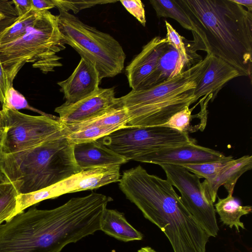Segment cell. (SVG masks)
Returning <instances> with one entry per match:
<instances>
[{
	"mask_svg": "<svg viewBox=\"0 0 252 252\" xmlns=\"http://www.w3.org/2000/svg\"><path fill=\"white\" fill-rule=\"evenodd\" d=\"M99 228L96 212L84 196L50 210L32 207L0 224V252H61Z\"/></svg>",
	"mask_w": 252,
	"mask_h": 252,
	"instance_id": "6da1fadb",
	"label": "cell"
},
{
	"mask_svg": "<svg viewBox=\"0 0 252 252\" xmlns=\"http://www.w3.org/2000/svg\"><path fill=\"white\" fill-rule=\"evenodd\" d=\"M119 182L126 198L165 234L174 252H206L209 235L167 179L138 165L123 172Z\"/></svg>",
	"mask_w": 252,
	"mask_h": 252,
	"instance_id": "7a4b0ae2",
	"label": "cell"
},
{
	"mask_svg": "<svg viewBox=\"0 0 252 252\" xmlns=\"http://www.w3.org/2000/svg\"><path fill=\"white\" fill-rule=\"evenodd\" d=\"M196 30L192 48L206 51L251 79L252 12L232 0H178Z\"/></svg>",
	"mask_w": 252,
	"mask_h": 252,
	"instance_id": "3957f363",
	"label": "cell"
},
{
	"mask_svg": "<svg viewBox=\"0 0 252 252\" xmlns=\"http://www.w3.org/2000/svg\"><path fill=\"white\" fill-rule=\"evenodd\" d=\"M73 146L63 136L22 151L0 152V166L18 194L36 191L83 171L75 162Z\"/></svg>",
	"mask_w": 252,
	"mask_h": 252,
	"instance_id": "277c9868",
	"label": "cell"
},
{
	"mask_svg": "<svg viewBox=\"0 0 252 252\" xmlns=\"http://www.w3.org/2000/svg\"><path fill=\"white\" fill-rule=\"evenodd\" d=\"M210 55L175 77L152 87L131 90L117 98L127 110L126 126H160L171 117L197 100L193 91L208 64Z\"/></svg>",
	"mask_w": 252,
	"mask_h": 252,
	"instance_id": "5b68a950",
	"label": "cell"
},
{
	"mask_svg": "<svg viewBox=\"0 0 252 252\" xmlns=\"http://www.w3.org/2000/svg\"><path fill=\"white\" fill-rule=\"evenodd\" d=\"M65 49L57 16L41 12L34 23L21 36L0 45V60L11 85L26 63L46 74L62 65L57 55Z\"/></svg>",
	"mask_w": 252,
	"mask_h": 252,
	"instance_id": "8992f818",
	"label": "cell"
},
{
	"mask_svg": "<svg viewBox=\"0 0 252 252\" xmlns=\"http://www.w3.org/2000/svg\"><path fill=\"white\" fill-rule=\"evenodd\" d=\"M58 10V23L64 43L93 64L101 80L122 72L126 55L115 38L85 24L69 12Z\"/></svg>",
	"mask_w": 252,
	"mask_h": 252,
	"instance_id": "52a82bcc",
	"label": "cell"
},
{
	"mask_svg": "<svg viewBox=\"0 0 252 252\" xmlns=\"http://www.w3.org/2000/svg\"><path fill=\"white\" fill-rule=\"evenodd\" d=\"M100 139L102 144L127 161L139 162L155 151L195 143L188 134L160 126H126Z\"/></svg>",
	"mask_w": 252,
	"mask_h": 252,
	"instance_id": "ba28073f",
	"label": "cell"
},
{
	"mask_svg": "<svg viewBox=\"0 0 252 252\" xmlns=\"http://www.w3.org/2000/svg\"><path fill=\"white\" fill-rule=\"evenodd\" d=\"M6 129L0 152L9 154L22 151L45 141L65 136V125L46 115L32 116L19 111L1 109Z\"/></svg>",
	"mask_w": 252,
	"mask_h": 252,
	"instance_id": "9c48e42d",
	"label": "cell"
},
{
	"mask_svg": "<svg viewBox=\"0 0 252 252\" xmlns=\"http://www.w3.org/2000/svg\"><path fill=\"white\" fill-rule=\"evenodd\" d=\"M167 180L181 194L184 205L210 237H216L219 228L213 203L205 196L200 178L177 165H159Z\"/></svg>",
	"mask_w": 252,
	"mask_h": 252,
	"instance_id": "30bf717a",
	"label": "cell"
},
{
	"mask_svg": "<svg viewBox=\"0 0 252 252\" xmlns=\"http://www.w3.org/2000/svg\"><path fill=\"white\" fill-rule=\"evenodd\" d=\"M119 106H122L115 97L114 87L100 88L94 93L75 103H64L56 107L55 112L59 114L61 123L70 125L96 117Z\"/></svg>",
	"mask_w": 252,
	"mask_h": 252,
	"instance_id": "8fae6325",
	"label": "cell"
},
{
	"mask_svg": "<svg viewBox=\"0 0 252 252\" xmlns=\"http://www.w3.org/2000/svg\"><path fill=\"white\" fill-rule=\"evenodd\" d=\"M127 110L119 106L93 119L65 125V137L72 144L96 141L126 126Z\"/></svg>",
	"mask_w": 252,
	"mask_h": 252,
	"instance_id": "7c38bea8",
	"label": "cell"
},
{
	"mask_svg": "<svg viewBox=\"0 0 252 252\" xmlns=\"http://www.w3.org/2000/svg\"><path fill=\"white\" fill-rule=\"evenodd\" d=\"M225 157L219 151L191 143L155 151L144 156L140 162L181 166L219 160Z\"/></svg>",
	"mask_w": 252,
	"mask_h": 252,
	"instance_id": "4fadbf2b",
	"label": "cell"
},
{
	"mask_svg": "<svg viewBox=\"0 0 252 252\" xmlns=\"http://www.w3.org/2000/svg\"><path fill=\"white\" fill-rule=\"evenodd\" d=\"M101 79L95 66L90 62L81 60L71 75L57 84L66 99L64 103H75L92 94L99 88Z\"/></svg>",
	"mask_w": 252,
	"mask_h": 252,
	"instance_id": "5bb4252c",
	"label": "cell"
},
{
	"mask_svg": "<svg viewBox=\"0 0 252 252\" xmlns=\"http://www.w3.org/2000/svg\"><path fill=\"white\" fill-rule=\"evenodd\" d=\"M167 40L157 36L142 47L126 68V74L132 90H139L155 69Z\"/></svg>",
	"mask_w": 252,
	"mask_h": 252,
	"instance_id": "9a60e30c",
	"label": "cell"
},
{
	"mask_svg": "<svg viewBox=\"0 0 252 252\" xmlns=\"http://www.w3.org/2000/svg\"><path fill=\"white\" fill-rule=\"evenodd\" d=\"M209 55L208 64L193 91L196 100L207 95L212 97L213 101L226 83L240 76L239 72L228 63L218 57Z\"/></svg>",
	"mask_w": 252,
	"mask_h": 252,
	"instance_id": "2e32d148",
	"label": "cell"
},
{
	"mask_svg": "<svg viewBox=\"0 0 252 252\" xmlns=\"http://www.w3.org/2000/svg\"><path fill=\"white\" fill-rule=\"evenodd\" d=\"M73 155L82 170L107 166L120 165L128 161L98 140L74 144Z\"/></svg>",
	"mask_w": 252,
	"mask_h": 252,
	"instance_id": "e0dca14e",
	"label": "cell"
},
{
	"mask_svg": "<svg viewBox=\"0 0 252 252\" xmlns=\"http://www.w3.org/2000/svg\"><path fill=\"white\" fill-rule=\"evenodd\" d=\"M252 168V156L246 155L229 161L211 181L201 183L205 196L214 203L219 188L223 186L228 194H233L235 186L239 177Z\"/></svg>",
	"mask_w": 252,
	"mask_h": 252,
	"instance_id": "ac0fdd59",
	"label": "cell"
},
{
	"mask_svg": "<svg viewBox=\"0 0 252 252\" xmlns=\"http://www.w3.org/2000/svg\"><path fill=\"white\" fill-rule=\"evenodd\" d=\"M194 64L182 57L172 46L167 43L155 69L139 90L152 87L171 79Z\"/></svg>",
	"mask_w": 252,
	"mask_h": 252,
	"instance_id": "d6986e66",
	"label": "cell"
},
{
	"mask_svg": "<svg viewBox=\"0 0 252 252\" xmlns=\"http://www.w3.org/2000/svg\"><path fill=\"white\" fill-rule=\"evenodd\" d=\"M100 230L124 242L139 241L143 239L142 234L128 222L123 213L107 208L101 217Z\"/></svg>",
	"mask_w": 252,
	"mask_h": 252,
	"instance_id": "ffe728a7",
	"label": "cell"
},
{
	"mask_svg": "<svg viewBox=\"0 0 252 252\" xmlns=\"http://www.w3.org/2000/svg\"><path fill=\"white\" fill-rule=\"evenodd\" d=\"M215 206V211L224 224L229 226L230 228L234 226L238 232H240V228L245 229L240 218L242 216L252 212L251 206H242L232 194H228L225 198H218Z\"/></svg>",
	"mask_w": 252,
	"mask_h": 252,
	"instance_id": "44dd1931",
	"label": "cell"
},
{
	"mask_svg": "<svg viewBox=\"0 0 252 252\" xmlns=\"http://www.w3.org/2000/svg\"><path fill=\"white\" fill-rule=\"evenodd\" d=\"M150 2L158 18H172L183 28L191 31L192 33L196 32L190 19L178 0H150Z\"/></svg>",
	"mask_w": 252,
	"mask_h": 252,
	"instance_id": "7402d4cb",
	"label": "cell"
},
{
	"mask_svg": "<svg viewBox=\"0 0 252 252\" xmlns=\"http://www.w3.org/2000/svg\"><path fill=\"white\" fill-rule=\"evenodd\" d=\"M40 12L30 9L0 33V45L12 41L21 36L34 23Z\"/></svg>",
	"mask_w": 252,
	"mask_h": 252,
	"instance_id": "603a6c76",
	"label": "cell"
},
{
	"mask_svg": "<svg viewBox=\"0 0 252 252\" xmlns=\"http://www.w3.org/2000/svg\"><path fill=\"white\" fill-rule=\"evenodd\" d=\"M18 195L11 183L0 184V224L15 216Z\"/></svg>",
	"mask_w": 252,
	"mask_h": 252,
	"instance_id": "cb8c5ba5",
	"label": "cell"
},
{
	"mask_svg": "<svg viewBox=\"0 0 252 252\" xmlns=\"http://www.w3.org/2000/svg\"><path fill=\"white\" fill-rule=\"evenodd\" d=\"M233 159L232 156H226L219 160L198 164H184L181 166L193 173L199 178H203L205 180L209 181L213 179L220 170Z\"/></svg>",
	"mask_w": 252,
	"mask_h": 252,
	"instance_id": "d4e9b609",
	"label": "cell"
},
{
	"mask_svg": "<svg viewBox=\"0 0 252 252\" xmlns=\"http://www.w3.org/2000/svg\"><path fill=\"white\" fill-rule=\"evenodd\" d=\"M187 106L181 110L176 112L168 121L160 126L169 127L180 132L188 134L195 131L191 125L193 116L191 112L193 108H189Z\"/></svg>",
	"mask_w": 252,
	"mask_h": 252,
	"instance_id": "484cf974",
	"label": "cell"
},
{
	"mask_svg": "<svg viewBox=\"0 0 252 252\" xmlns=\"http://www.w3.org/2000/svg\"><path fill=\"white\" fill-rule=\"evenodd\" d=\"M53 3L58 9L68 12L72 10L74 14L78 13L80 10L93 7L97 4H107L116 2L117 0H52Z\"/></svg>",
	"mask_w": 252,
	"mask_h": 252,
	"instance_id": "4316f807",
	"label": "cell"
},
{
	"mask_svg": "<svg viewBox=\"0 0 252 252\" xmlns=\"http://www.w3.org/2000/svg\"><path fill=\"white\" fill-rule=\"evenodd\" d=\"M22 109H26L40 113L42 115H46L44 113L32 108L29 105L25 97L13 87H10L7 90L4 101L2 104V109H10L19 111Z\"/></svg>",
	"mask_w": 252,
	"mask_h": 252,
	"instance_id": "83f0119b",
	"label": "cell"
},
{
	"mask_svg": "<svg viewBox=\"0 0 252 252\" xmlns=\"http://www.w3.org/2000/svg\"><path fill=\"white\" fill-rule=\"evenodd\" d=\"M126 10L145 27L146 20L143 2L140 0H121L120 1Z\"/></svg>",
	"mask_w": 252,
	"mask_h": 252,
	"instance_id": "f1b7e54d",
	"label": "cell"
},
{
	"mask_svg": "<svg viewBox=\"0 0 252 252\" xmlns=\"http://www.w3.org/2000/svg\"><path fill=\"white\" fill-rule=\"evenodd\" d=\"M0 60V102L3 104L8 89L12 87Z\"/></svg>",
	"mask_w": 252,
	"mask_h": 252,
	"instance_id": "f546056e",
	"label": "cell"
},
{
	"mask_svg": "<svg viewBox=\"0 0 252 252\" xmlns=\"http://www.w3.org/2000/svg\"><path fill=\"white\" fill-rule=\"evenodd\" d=\"M54 7L52 0H31V9L37 12L49 11Z\"/></svg>",
	"mask_w": 252,
	"mask_h": 252,
	"instance_id": "4dcf8cb0",
	"label": "cell"
},
{
	"mask_svg": "<svg viewBox=\"0 0 252 252\" xmlns=\"http://www.w3.org/2000/svg\"><path fill=\"white\" fill-rule=\"evenodd\" d=\"M18 17H21L31 9V0H12Z\"/></svg>",
	"mask_w": 252,
	"mask_h": 252,
	"instance_id": "1f68e13d",
	"label": "cell"
},
{
	"mask_svg": "<svg viewBox=\"0 0 252 252\" xmlns=\"http://www.w3.org/2000/svg\"><path fill=\"white\" fill-rule=\"evenodd\" d=\"M17 17L8 15L6 18L0 20V33L7 27L11 25Z\"/></svg>",
	"mask_w": 252,
	"mask_h": 252,
	"instance_id": "d6a6232c",
	"label": "cell"
},
{
	"mask_svg": "<svg viewBox=\"0 0 252 252\" xmlns=\"http://www.w3.org/2000/svg\"><path fill=\"white\" fill-rule=\"evenodd\" d=\"M232 1L243 7H245L249 11L252 12V0H232Z\"/></svg>",
	"mask_w": 252,
	"mask_h": 252,
	"instance_id": "836d02e7",
	"label": "cell"
},
{
	"mask_svg": "<svg viewBox=\"0 0 252 252\" xmlns=\"http://www.w3.org/2000/svg\"><path fill=\"white\" fill-rule=\"evenodd\" d=\"M11 183L8 178L2 170L0 164V184Z\"/></svg>",
	"mask_w": 252,
	"mask_h": 252,
	"instance_id": "e575fe53",
	"label": "cell"
},
{
	"mask_svg": "<svg viewBox=\"0 0 252 252\" xmlns=\"http://www.w3.org/2000/svg\"><path fill=\"white\" fill-rule=\"evenodd\" d=\"M6 129V123L4 113L2 110H0V130Z\"/></svg>",
	"mask_w": 252,
	"mask_h": 252,
	"instance_id": "d590c367",
	"label": "cell"
},
{
	"mask_svg": "<svg viewBox=\"0 0 252 252\" xmlns=\"http://www.w3.org/2000/svg\"><path fill=\"white\" fill-rule=\"evenodd\" d=\"M138 252H158L150 247H142L140 249Z\"/></svg>",
	"mask_w": 252,
	"mask_h": 252,
	"instance_id": "8d00e7d4",
	"label": "cell"
},
{
	"mask_svg": "<svg viewBox=\"0 0 252 252\" xmlns=\"http://www.w3.org/2000/svg\"><path fill=\"white\" fill-rule=\"evenodd\" d=\"M5 130H0V148L2 145L4 134H5Z\"/></svg>",
	"mask_w": 252,
	"mask_h": 252,
	"instance_id": "74e56055",
	"label": "cell"
},
{
	"mask_svg": "<svg viewBox=\"0 0 252 252\" xmlns=\"http://www.w3.org/2000/svg\"><path fill=\"white\" fill-rule=\"evenodd\" d=\"M8 15L0 9V20L6 18Z\"/></svg>",
	"mask_w": 252,
	"mask_h": 252,
	"instance_id": "f35d334b",
	"label": "cell"
}]
</instances>
